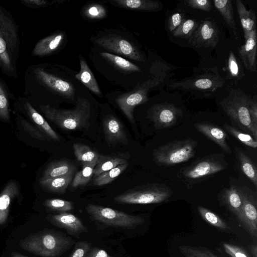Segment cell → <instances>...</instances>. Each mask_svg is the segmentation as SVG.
Here are the masks:
<instances>
[{"mask_svg":"<svg viewBox=\"0 0 257 257\" xmlns=\"http://www.w3.org/2000/svg\"><path fill=\"white\" fill-rule=\"evenodd\" d=\"M170 70V67L161 61L154 62L148 80L139 84L132 91L116 98L117 105L131 122L135 123L133 112L135 107L148 101L149 92L164 82Z\"/></svg>","mask_w":257,"mask_h":257,"instance_id":"cell-1","label":"cell"},{"mask_svg":"<svg viewBox=\"0 0 257 257\" xmlns=\"http://www.w3.org/2000/svg\"><path fill=\"white\" fill-rule=\"evenodd\" d=\"M75 242L61 232L44 229L28 235L20 242L24 250L42 257H59Z\"/></svg>","mask_w":257,"mask_h":257,"instance_id":"cell-2","label":"cell"},{"mask_svg":"<svg viewBox=\"0 0 257 257\" xmlns=\"http://www.w3.org/2000/svg\"><path fill=\"white\" fill-rule=\"evenodd\" d=\"M20 44L16 23L0 6V67L7 75L16 74Z\"/></svg>","mask_w":257,"mask_h":257,"instance_id":"cell-3","label":"cell"},{"mask_svg":"<svg viewBox=\"0 0 257 257\" xmlns=\"http://www.w3.org/2000/svg\"><path fill=\"white\" fill-rule=\"evenodd\" d=\"M40 108L47 119L62 129L76 131L89 126L91 106L87 99L78 97L71 109H57L49 105H41Z\"/></svg>","mask_w":257,"mask_h":257,"instance_id":"cell-4","label":"cell"},{"mask_svg":"<svg viewBox=\"0 0 257 257\" xmlns=\"http://www.w3.org/2000/svg\"><path fill=\"white\" fill-rule=\"evenodd\" d=\"M172 191L164 184L148 183L130 188L113 198L119 204H147L159 203L168 200Z\"/></svg>","mask_w":257,"mask_h":257,"instance_id":"cell-5","label":"cell"},{"mask_svg":"<svg viewBox=\"0 0 257 257\" xmlns=\"http://www.w3.org/2000/svg\"><path fill=\"white\" fill-rule=\"evenodd\" d=\"M250 98L246 95L233 92L220 104L228 117L239 127L253 136L256 141L257 126L253 124L249 111Z\"/></svg>","mask_w":257,"mask_h":257,"instance_id":"cell-6","label":"cell"},{"mask_svg":"<svg viewBox=\"0 0 257 257\" xmlns=\"http://www.w3.org/2000/svg\"><path fill=\"white\" fill-rule=\"evenodd\" d=\"M197 142L192 139L175 140L155 150L153 156L156 163L173 165L188 161L194 157Z\"/></svg>","mask_w":257,"mask_h":257,"instance_id":"cell-7","label":"cell"},{"mask_svg":"<svg viewBox=\"0 0 257 257\" xmlns=\"http://www.w3.org/2000/svg\"><path fill=\"white\" fill-rule=\"evenodd\" d=\"M85 210L91 219L108 226L132 229L142 224L143 217L100 205L89 204Z\"/></svg>","mask_w":257,"mask_h":257,"instance_id":"cell-8","label":"cell"},{"mask_svg":"<svg viewBox=\"0 0 257 257\" xmlns=\"http://www.w3.org/2000/svg\"><path fill=\"white\" fill-rule=\"evenodd\" d=\"M224 83V79L219 75L217 68L215 67L193 77L172 82L168 87L171 89L212 92L221 87Z\"/></svg>","mask_w":257,"mask_h":257,"instance_id":"cell-9","label":"cell"},{"mask_svg":"<svg viewBox=\"0 0 257 257\" xmlns=\"http://www.w3.org/2000/svg\"><path fill=\"white\" fill-rule=\"evenodd\" d=\"M99 46L110 51L137 61H145L141 51L133 43L115 34L102 36L95 40Z\"/></svg>","mask_w":257,"mask_h":257,"instance_id":"cell-10","label":"cell"},{"mask_svg":"<svg viewBox=\"0 0 257 257\" xmlns=\"http://www.w3.org/2000/svg\"><path fill=\"white\" fill-rule=\"evenodd\" d=\"M227 162L218 154L207 156L192 163L182 173L189 179H198L214 174L225 169Z\"/></svg>","mask_w":257,"mask_h":257,"instance_id":"cell-11","label":"cell"},{"mask_svg":"<svg viewBox=\"0 0 257 257\" xmlns=\"http://www.w3.org/2000/svg\"><path fill=\"white\" fill-rule=\"evenodd\" d=\"M148 113L155 127L162 129L174 125L181 116L182 110L173 104L162 103L154 105Z\"/></svg>","mask_w":257,"mask_h":257,"instance_id":"cell-12","label":"cell"},{"mask_svg":"<svg viewBox=\"0 0 257 257\" xmlns=\"http://www.w3.org/2000/svg\"><path fill=\"white\" fill-rule=\"evenodd\" d=\"M218 39L219 29L215 23L205 20L199 24L188 41L192 46L197 48H214L217 45Z\"/></svg>","mask_w":257,"mask_h":257,"instance_id":"cell-13","label":"cell"},{"mask_svg":"<svg viewBox=\"0 0 257 257\" xmlns=\"http://www.w3.org/2000/svg\"><path fill=\"white\" fill-rule=\"evenodd\" d=\"M242 196V206L240 222L252 236H257L256 199L251 191L240 188Z\"/></svg>","mask_w":257,"mask_h":257,"instance_id":"cell-14","label":"cell"},{"mask_svg":"<svg viewBox=\"0 0 257 257\" xmlns=\"http://www.w3.org/2000/svg\"><path fill=\"white\" fill-rule=\"evenodd\" d=\"M35 74L37 79L50 90L66 98L74 99L75 90L72 83L49 73L42 68L36 69Z\"/></svg>","mask_w":257,"mask_h":257,"instance_id":"cell-15","label":"cell"},{"mask_svg":"<svg viewBox=\"0 0 257 257\" xmlns=\"http://www.w3.org/2000/svg\"><path fill=\"white\" fill-rule=\"evenodd\" d=\"M47 219L53 225L65 229L67 233L76 238H80L81 234L88 232V228L80 218L71 213L63 212L50 214Z\"/></svg>","mask_w":257,"mask_h":257,"instance_id":"cell-16","label":"cell"},{"mask_svg":"<svg viewBox=\"0 0 257 257\" xmlns=\"http://www.w3.org/2000/svg\"><path fill=\"white\" fill-rule=\"evenodd\" d=\"M103 127L105 139L109 145L128 144V139L123 126L114 115L109 114L104 118Z\"/></svg>","mask_w":257,"mask_h":257,"instance_id":"cell-17","label":"cell"},{"mask_svg":"<svg viewBox=\"0 0 257 257\" xmlns=\"http://www.w3.org/2000/svg\"><path fill=\"white\" fill-rule=\"evenodd\" d=\"M244 44L238 48V55L245 68L256 72V31H252L245 40Z\"/></svg>","mask_w":257,"mask_h":257,"instance_id":"cell-18","label":"cell"},{"mask_svg":"<svg viewBox=\"0 0 257 257\" xmlns=\"http://www.w3.org/2000/svg\"><path fill=\"white\" fill-rule=\"evenodd\" d=\"M194 127L198 132L214 142L225 152L231 153V150L226 142L227 134L222 128L205 122L197 123Z\"/></svg>","mask_w":257,"mask_h":257,"instance_id":"cell-19","label":"cell"},{"mask_svg":"<svg viewBox=\"0 0 257 257\" xmlns=\"http://www.w3.org/2000/svg\"><path fill=\"white\" fill-rule=\"evenodd\" d=\"M130 158L128 153H116L108 155H99L93 170V175L97 176L115 167L126 163Z\"/></svg>","mask_w":257,"mask_h":257,"instance_id":"cell-20","label":"cell"},{"mask_svg":"<svg viewBox=\"0 0 257 257\" xmlns=\"http://www.w3.org/2000/svg\"><path fill=\"white\" fill-rule=\"evenodd\" d=\"M76 170L75 165L70 161L63 159L50 163L44 171L41 179H47L74 175Z\"/></svg>","mask_w":257,"mask_h":257,"instance_id":"cell-21","label":"cell"},{"mask_svg":"<svg viewBox=\"0 0 257 257\" xmlns=\"http://www.w3.org/2000/svg\"><path fill=\"white\" fill-rule=\"evenodd\" d=\"M64 38V34L59 32L41 40L36 44L32 51L33 55L43 56L53 53L60 46Z\"/></svg>","mask_w":257,"mask_h":257,"instance_id":"cell-22","label":"cell"},{"mask_svg":"<svg viewBox=\"0 0 257 257\" xmlns=\"http://www.w3.org/2000/svg\"><path fill=\"white\" fill-rule=\"evenodd\" d=\"M18 194V186L13 181L9 182L0 194V225L7 219L11 201Z\"/></svg>","mask_w":257,"mask_h":257,"instance_id":"cell-23","label":"cell"},{"mask_svg":"<svg viewBox=\"0 0 257 257\" xmlns=\"http://www.w3.org/2000/svg\"><path fill=\"white\" fill-rule=\"evenodd\" d=\"M25 107L26 111L37 124V127L46 135L51 140L59 141L60 137L51 127L46 119L31 105L29 102L25 104Z\"/></svg>","mask_w":257,"mask_h":257,"instance_id":"cell-24","label":"cell"},{"mask_svg":"<svg viewBox=\"0 0 257 257\" xmlns=\"http://www.w3.org/2000/svg\"><path fill=\"white\" fill-rule=\"evenodd\" d=\"M80 70L75 77L94 94L99 95L101 91L96 80L85 60L80 57Z\"/></svg>","mask_w":257,"mask_h":257,"instance_id":"cell-25","label":"cell"},{"mask_svg":"<svg viewBox=\"0 0 257 257\" xmlns=\"http://www.w3.org/2000/svg\"><path fill=\"white\" fill-rule=\"evenodd\" d=\"M111 4L123 9L143 11H154L160 9V3L151 0H112Z\"/></svg>","mask_w":257,"mask_h":257,"instance_id":"cell-26","label":"cell"},{"mask_svg":"<svg viewBox=\"0 0 257 257\" xmlns=\"http://www.w3.org/2000/svg\"><path fill=\"white\" fill-rule=\"evenodd\" d=\"M236 5L245 40L249 34L256 29L255 14L253 11L246 10L240 0H236Z\"/></svg>","mask_w":257,"mask_h":257,"instance_id":"cell-27","label":"cell"},{"mask_svg":"<svg viewBox=\"0 0 257 257\" xmlns=\"http://www.w3.org/2000/svg\"><path fill=\"white\" fill-rule=\"evenodd\" d=\"M73 175L47 179H40V184L46 191L64 193L72 182Z\"/></svg>","mask_w":257,"mask_h":257,"instance_id":"cell-28","label":"cell"},{"mask_svg":"<svg viewBox=\"0 0 257 257\" xmlns=\"http://www.w3.org/2000/svg\"><path fill=\"white\" fill-rule=\"evenodd\" d=\"M214 5L221 15L228 27L233 31L237 40V29L234 18V13L231 0H215Z\"/></svg>","mask_w":257,"mask_h":257,"instance_id":"cell-29","label":"cell"},{"mask_svg":"<svg viewBox=\"0 0 257 257\" xmlns=\"http://www.w3.org/2000/svg\"><path fill=\"white\" fill-rule=\"evenodd\" d=\"M224 199L229 209L239 220L241 216L242 196L240 188L231 186L224 193Z\"/></svg>","mask_w":257,"mask_h":257,"instance_id":"cell-30","label":"cell"},{"mask_svg":"<svg viewBox=\"0 0 257 257\" xmlns=\"http://www.w3.org/2000/svg\"><path fill=\"white\" fill-rule=\"evenodd\" d=\"M74 154L77 160L83 165L97 163L99 154L86 145L74 143L73 145Z\"/></svg>","mask_w":257,"mask_h":257,"instance_id":"cell-31","label":"cell"},{"mask_svg":"<svg viewBox=\"0 0 257 257\" xmlns=\"http://www.w3.org/2000/svg\"><path fill=\"white\" fill-rule=\"evenodd\" d=\"M100 55L111 65L122 71L134 72L141 70L139 67L120 56L107 52H101Z\"/></svg>","mask_w":257,"mask_h":257,"instance_id":"cell-32","label":"cell"},{"mask_svg":"<svg viewBox=\"0 0 257 257\" xmlns=\"http://www.w3.org/2000/svg\"><path fill=\"white\" fill-rule=\"evenodd\" d=\"M237 156L244 174L257 187V170L254 163L242 150L235 148Z\"/></svg>","mask_w":257,"mask_h":257,"instance_id":"cell-33","label":"cell"},{"mask_svg":"<svg viewBox=\"0 0 257 257\" xmlns=\"http://www.w3.org/2000/svg\"><path fill=\"white\" fill-rule=\"evenodd\" d=\"M128 163L120 164L115 168L95 176L92 183L94 185L101 186L110 183L127 168Z\"/></svg>","mask_w":257,"mask_h":257,"instance_id":"cell-34","label":"cell"},{"mask_svg":"<svg viewBox=\"0 0 257 257\" xmlns=\"http://www.w3.org/2000/svg\"><path fill=\"white\" fill-rule=\"evenodd\" d=\"M201 217L208 224L222 230L230 229L227 223L214 212L201 206L197 207Z\"/></svg>","mask_w":257,"mask_h":257,"instance_id":"cell-35","label":"cell"},{"mask_svg":"<svg viewBox=\"0 0 257 257\" xmlns=\"http://www.w3.org/2000/svg\"><path fill=\"white\" fill-rule=\"evenodd\" d=\"M96 164L94 163L83 165L82 170L75 174L71 182V186L73 188H77L86 185L93 175V170Z\"/></svg>","mask_w":257,"mask_h":257,"instance_id":"cell-36","label":"cell"},{"mask_svg":"<svg viewBox=\"0 0 257 257\" xmlns=\"http://www.w3.org/2000/svg\"><path fill=\"white\" fill-rule=\"evenodd\" d=\"M199 24L195 20H184L173 32V35L177 38L189 39L194 33Z\"/></svg>","mask_w":257,"mask_h":257,"instance_id":"cell-37","label":"cell"},{"mask_svg":"<svg viewBox=\"0 0 257 257\" xmlns=\"http://www.w3.org/2000/svg\"><path fill=\"white\" fill-rule=\"evenodd\" d=\"M178 249L183 257H218L209 249L202 247L181 245Z\"/></svg>","mask_w":257,"mask_h":257,"instance_id":"cell-38","label":"cell"},{"mask_svg":"<svg viewBox=\"0 0 257 257\" xmlns=\"http://www.w3.org/2000/svg\"><path fill=\"white\" fill-rule=\"evenodd\" d=\"M223 126L228 132L243 144L253 148H256L257 142L250 134L241 132L229 124H225Z\"/></svg>","mask_w":257,"mask_h":257,"instance_id":"cell-39","label":"cell"},{"mask_svg":"<svg viewBox=\"0 0 257 257\" xmlns=\"http://www.w3.org/2000/svg\"><path fill=\"white\" fill-rule=\"evenodd\" d=\"M44 205L49 209L60 213L66 212L74 208L72 202L60 199H50L44 202Z\"/></svg>","mask_w":257,"mask_h":257,"instance_id":"cell-40","label":"cell"},{"mask_svg":"<svg viewBox=\"0 0 257 257\" xmlns=\"http://www.w3.org/2000/svg\"><path fill=\"white\" fill-rule=\"evenodd\" d=\"M85 16L90 19H100L105 18L107 14L106 9L101 5L91 4L84 9Z\"/></svg>","mask_w":257,"mask_h":257,"instance_id":"cell-41","label":"cell"},{"mask_svg":"<svg viewBox=\"0 0 257 257\" xmlns=\"http://www.w3.org/2000/svg\"><path fill=\"white\" fill-rule=\"evenodd\" d=\"M0 118L8 121L10 120L9 100L6 92L0 82Z\"/></svg>","mask_w":257,"mask_h":257,"instance_id":"cell-42","label":"cell"},{"mask_svg":"<svg viewBox=\"0 0 257 257\" xmlns=\"http://www.w3.org/2000/svg\"><path fill=\"white\" fill-rule=\"evenodd\" d=\"M227 78H237L240 73L239 66L235 56L230 51L227 60Z\"/></svg>","mask_w":257,"mask_h":257,"instance_id":"cell-43","label":"cell"},{"mask_svg":"<svg viewBox=\"0 0 257 257\" xmlns=\"http://www.w3.org/2000/svg\"><path fill=\"white\" fill-rule=\"evenodd\" d=\"M21 123L25 130L33 138L42 141H51V140L37 127L32 125L26 120H22Z\"/></svg>","mask_w":257,"mask_h":257,"instance_id":"cell-44","label":"cell"},{"mask_svg":"<svg viewBox=\"0 0 257 257\" xmlns=\"http://www.w3.org/2000/svg\"><path fill=\"white\" fill-rule=\"evenodd\" d=\"M90 249V243L86 241H78L69 257H84Z\"/></svg>","mask_w":257,"mask_h":257,"instance_id":"cell-45","label":"cell"},{"mask_svg":"<svg viewBox=\"0 0 257 257\" xmlns=\"http://www.w3.org/2000/svg\"><path fill=\"white\" fill-rule=\"evenodd\" d=\"M223 247L226 253L231 257H250L244 249L237 245L224 243Z\"/></svg>","mask_w":257,"mask_h":257,"instance_id":"cell-46","label":"cell"},{"mask_svg":"<svg viewBox=\"0 0 257 257\" xmlns=\"http://www.w3.org/2000/svg\"><path fill=\"white\" fill-rule=\"evenodd\" d=\"M184 4L195 9L209 12L211 9V2L208 0H187Z\"/></svg>","mask_w":257,"mask_h":257,"instance_id":"cell-47","label":"cell"},{"mask_svg":"<svg viewBox=\"0 0 257 257\" xmlns=\"http://www.w3.org/2000/svg\"><path fill=\"white\" fill-rule=\"evenodd\" d=\"M183 15L180 13L172 14L168 21V29L170 32H173L184 20Z\"/></svg>","mask_w":257,"mask_h":257,"instance_id":"cell-48","label":"cell"},{"mask_svg":"<svg viewBox=\"0 0 257 257\" xmlns=\"http://www.w3.org/2000/svg\"><path fill=\"white\" fill-rule=\"evenodd\" d=\"M249 111L253 124L257 126V101L256 97H254V98H250Z\"/></svg>","mask_w":257,"mask_h":257,"instance_id":"cell-49","label":"cell"},{"mask_svg":"<svg viewBox=\"0 0 257 257\" xmlns=\"http://www.w3.org/2000/svg\"><path fill=\"white\" fill-rule=\"evenodd\" d=\"M84 257H114L109 255L104 250L94 247L90 249Z\"/></svg>","mask_w":257,"mask_h":257,"instance_id":"cell-50","label":"cell"},{"mask_svg":"<svg viewBox=\"0 0 257 257\" xmlns=\"http://www.w3.org/2000/svg\"><path fill=\"white\" fill-rule=\"evenodd\" d=\"M23 3L30 7L39 8L48 5V2L44 0H24Z\"/></svg>","mask_w":257,"mask_h":257,"instance_id":"cell-51","label":"cell"},{"mask_svg":"<svg viewBox=\"0 0 257 257\" xmlns=\"http://www.w3.org/2000/svg\"><path fill=\"white\" fill-rule=\"evenodd\" d=\"M250 251L253 257H257V246L255 244L252 245Z\"/></svg>","mask_w":257,"mask_h":257,"instance_id":"cell-52","label":"cell"},{"mask_svg":"<svg viewBox=\"0 0 257 257\" xmlns=\"http://www.w3.org/2000/svg\"><path fill=\"white\" fill-rule=\"evenodd\" d=\"M11 257H28V256L22 255L18 252H13L12 253Z\"/></svg>","mask_w":257,"mask_h":257,"instance_id":"cell-53","label":"cell"}]
</instances>
